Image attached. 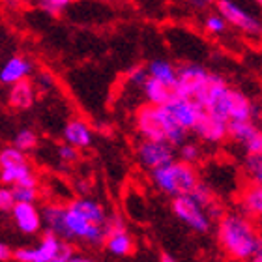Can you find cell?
Returning <instances> with one entry per match:
<instances>
[{"instance_id": "6da1fadb", "label": "cell", "mask_w": 262, "mask_h": 262, "mask_svg": "<svg viewBox=\"0 0 262 262\" xmlns=\"http://www.w3.org/2000/svg\"><path fill=\"white\" fill-rule=\"evenodd\" d=\"M111 215L103 204L90 196L73 199L64 206V219L58 238L66 242H79L99 246L105 242Z\"/></svg>"}, {"instance_id": "7a4b0ae2", "label": "cell", "mask_w": 262, "mask_h": 262, "mask_svg": "<svg viewBox=\"0 0 262 262\" xmlns=\"http://www.w3.org/2000/svg\"><path fill=\"white\" fill-rule=\"evenodd\" d=\"M217 242L230 260L249 262L262 251V230L255 219L240 210H232L219 215Z\"/></svg>"}, {"instance_id": "3957f363", "label": "cell", "mask_w": 262, "mask_h": 262, "mask_svg": "<svg viewBox=\"0 0 262 262\" xmlns=\"http://www.w3.org/2000/svg\"><path fill=\"white\" fill-rule=\"evenodd\" d=\"M133 124L144 141L169 142L174 148H180L186 142L187 131L174 120L167 107L142 103L133 115Z\"/></svg>"}, {"instance_id": "277c9868", "label": "cell", "mask_w": 262, "mask_h": 262, "mask_svg": "<svg viewBox=\"0 0 262 262\" xmlns=\"http://www.w3.org/2000/svg\"><path fill=\"white\" fill-rule=\"evenodd\" d=\"M150 178L156 189L165 196H170V201L178 196L193 195L196 187L202 184L195 165H189L182 159H176L172 163L150 172Z\"/></svg>"}, {"instance_id": "5b68a950", "label": "cell", "mask_w": 262, "mask_h": 262, "mask_svg": "<svg viewBox=\"0 0 262 262\" xmlns=\"http://www.w3.org/2000/svg\"><path fill=\"white\" fill-rule=\"evenodd\" d=\"M73 247L53 232H43L36 246H21L13 251V262H70L73 258Z\"/></svg>"}, {"instance_id": "8992f818", "label": "cell", "mask_w": 262, "mask_h": 262, "mask_svg": "<svg viewBox=\"0 0 262 262\" xmlns=\"http://www.w3.org/2000/svg\"><path fill=\"white\" fill-rule=\"evenodd\" d=\"M0 182L6 187L38 186V178L28 163L27 154L15 146H4L0 152Z\"/></svg>"}, {"instance_id": "52a82bcc", "label": "cell", "mask_w": 262, "mask_h": 262, "mask_svg": "<svg viewBox=\"0 0 262 262\" xmlns=\"http://www.w3.org/2000/svg\"><path fill=\"white\" fill-rule=\"evenodd\" d=\"M170 210L178 221L189 227L196 234H208L212 230V213L196 202L193 196H178L172 199Z\"/></svg>"}, {"instance_id": "ba28073f", "label": "cell", "mask_w": 262, "mask_h": 262, "mask_svg": "<svg viewBox=\"0 0 262 262\" xmlns=\"http://www.w3.org/2000/svg\"><path fill=\"white\" fill-rule=\"evenodd\" d=\"M137 161L142 169L154 170L161 169L165 165L172 163L178 159V148H174L169 142H159V141H144L141 139V142L135 148Z\"/></svg>"}, {"instance_id": "9c48e42d", "label": "cell", "mask_w": 262, "mask_h": 262, "mask_svg": "<svg viewBox=\"0 0 262 262\" xmlns=\"http://www.w3.org/2000/svg\"><path fill=\"white\" fill-rule=\"evenodd\" d=\"M215 6H217V13H221L229 25L236 27L247 36H262V23L242 6L232 0H217Z\"/></svg>"}, {"instance_id": "30bf717a", "label": "cell", "mask_w": 262, "mask_h": 262, "mask_svg": "<svg viewBox=\"0 0 262 262\" xmlns=\"http://www.w3.org/2000/svg\"><path fill=\"white\" fill-rule=\"evenodd\" d=\"M105 249L113 257H129L135 251V240L129 234L126 223L120 215H111L109 227H107V236L103 242Z\"/></svg>"}, {"instance_id": "8fae6325", "label": "cell", "mask_w": 262, "mask_h": 262, "mask_svg": "<svg viewBox=\"0 0 262 262\" xmlns=\"http://www.w3.org/2000/svg\"><path fill=\"white\" fill-rule=\"evenodd\" d=\"M210 79V71L199 64H184L178 68V81H176V92L178 98L196 99L202 92L204 84Z\"/></svg>"}, {"instance_id": "7c38bea8", "label": "cell", "mask_w": 262, "mask_h": 262, "mask_svg": "<svg viewBox=\"0 0 262 262\" xmlns=\"http://www.w3.org/2000/svg\"><path fill=\"white\" fill-rule=\"evenodd\" d=\"M229 139L242 146L246 156H255L262 152V126H258L255 120L230 122Z\"/></svg>"}, {"instance_id": "4fadbf2b", "label": "cell", "mask_w": 262, "mask_h": 262, "mask_svg": "<svg viewBox=\"0 0 262 262\" xmlns=\"http://www.w3.org/2000/svg\"><path fill=\"white\" fill-rule=\"evenodd\" d=\"M10 217L21 234L36 236L41 232V229H45L41 208L32 202H17L15 208L11 210Z\"/></svg>"}, {"instance_id": "5bb4252c", "label": "cell", "mask_w": 262, "mask_h": 262, "mask_svg": "<svg viewBox=\"0 0 262 262\" xmlns=\"http://www.w3.org/2000/svg\"><path fill=\"white\" fill-rule=\"evenodd\" d=\"M165 107L169 109L170 115L174 116V120L186 131H195L196 124H199L202 113H204L201 105L196 103L195 99L189 98H176Z\"/></svg>"}, {"instance_id": "9a60e30c", "label": "cell", "mask_w": 262, "mask_h": 262, "mask_svg": "<svg viewBox=\"0 0 262 262\" xmlns=\"http://www.w3.org/2000/svg\"><path fill=\"white\" fill-rule=\"evenodd\" d=\"M193 133L208 144H219L229 139V122L204 111Z\"/></svg>"}, {"instance_id": "2e32d148", "label": "cell", "mask_w": 262, "mask_h": 262, "mask_svg": "<svg viewBox=\"0 0 262 262\" xmlns=\"http://www.w3.org/2000/svg\"><path fill=\"white\" fill-rule=\"evenodd\" d=\"M32 73V62L27 56L13 55L4 62L2 70H0V82L6 86H13L17 82L27 81Z\"/></svg>"}, {"instance_id": "e0dca14e", "label": "cell", "mask_w": 262, "mask_h": 262, "mask_svg": "<svg viewBox=\"0 0 262 262\" xmlns=\"http://www.w3.org/2000/svg\"><path fill=\"white\" fill-rule=\"evenodd\" d=\"M238 210L255 221H262V186L247 184L238 193Z\"/></svg>"}, {"instance_id": "ac0fdd59", "label": "cell", "mask_w": 262, "mask_h": 262, "mask_svg": "<svg viewBox=\"0 0 262 262\" xmlns=\"http://www.w3.org/2000/svg\"><path fill=\"white\" fill-rule=\"evenodd\" d=\"M62 137H64V142L70 144V146L77 148V150H84L92 144V129L86 122L81 120V118H71V120L66 122L64 129H62Z\"/></svg>"}, {"instance_id": "d6986e66", "label": "cell", "mask_w": 262, "mask_h": 262, "mask_svg": "<svg viewBox=\"0 0 262 262\" xmlns=\"http://www.w3.org/2000/svg\"><path fill=\"white\" fill-rule=\"evenodd\" d=\"M142 94H144L146 103L158 105V107H165V105H169L172 99L178 98L176 86H170V84H165V82H161V81H156L152 77H148L146 82L142 84Z\"/></svg>"}, {"instance_id": "ffe728a7", "label": "cell", "mask_w": 262, "mask_h": 262, "mask_svg": "<svg viewBox=\"0 0 262 262\" xmlns=\"http://www.w3.org/2000/svg\"><path fill=\"white\" fill-rule=\"evenodd\" d=\"M34 99H36V88L30 79L17 82L8 90V107L13 111L30 109L34 105Z\"/></svg>"}, {"instance_id": "44dd1931", "label": "cell", "mask_w": 262, "mask_h": 262, "mask_svg": "<svg viewBox=\"0 0 262 262\" xmlns=\"http://www.w3.org/2000/svg\"><path fill=\"white\" fill-rule=\"evenodd\" d=\"M146 71H148V77H152L156 81H161V82H165V84L176 86V81H178V68H174L169 60H163V58L150 60L146 64Z\"/></svg>"}, {"instance_id": "7402d4cb", "label": "cell", "mask_w": 262, "mask_h": 262, "mask_svg": "<svg viewBox=\"0 0 262 262\" xmlns=\"http://www.w3.org/2000/svg\"><path fill=\"white\" fill-rule=\"evenodd\" d=\"M38 133L34 129H28V127H23L19 129L13 135V141H11V146H15L17 150H21V152H32L34 148L38 146Z\"/></svg>"}, {"instance_id": "603a6c76", "label": "cell", "mask_w": 262, "mask_h": 262, "mask_svg": "<svg viewBox=\"0 0 262 262\" xmlns=\"http://www.w3.org/2000/svg\"><path fill=\"white\" fill-rule=\"evenodd\" d=\"M244 172L249 178V184L262 186V152L244 158Z\"/></svg>"}, {"instance_id": "cb8c5ba5", "label": "cell", "mask_w": 262, "mask_h": 262, "mask_svg": "<svg viewBox=\"0 0 262 262\" xmlns=\"http://www.w3.org/2000/svg\"><path fill=\"white\" fill-rule=\"evenodd\" d=\"M178 159L186 161L189 165H195L199 159H201V146L196 142H184L180 148H178Z\"/></svg>"}, {"instance_id": "d4e9b609", "label": "cell", "mask_w": 262, "mask_h": 262, "mask_svg": "<svg viewBox=\"0 0 262 262\" xmlns=\"http://www.w3.org/2000/svg\"><path fill=\"white\" fill-rule=\"evenodd\" d=\"M227 19H225L221 13H210V15L204 19V28H206V32L210 34H215V36H219V34H223L225 30H227Z\"/></svg>"}, {"instance_id": "484cf974", "label": "cell", "mask_w": 262, "mask_h": 262, "mask_svg": "<svg viewBox=\"0 0 262 262\" xmlns=\"http://www.w3.org/2000/svg\"><path fill=\"white\" fill-rule=\"evenodd\" d=\"M15 202H32L36 204L38 201V186H15L11 187Z\"/></svg>"}, {"instance_id": "4316f807", "label": "cell", "mask_w": 262, "mask_h": 262, "mask_svg": "<svg viewBox=\"0 0 262 262\" xmlns=\"http://www.w3.org/2000/svg\"><path fill=\"white\" fill-rule=\"evenodd\" d=\"M126 79L131 82V84L142 88V84H144L148 79L146 66H133V68H129V70L126 71Z\"/></svg>"}, {"instance_id": "83f0119b", "label": "cell", "mask_w": 262, "mask_h": 262, "mask_svg": "<svg viewBox=\"0 0 262 262\" xmlns=\"http://www.w3.org/2000/svg\"><path fill=\"white\" fill-rule=\"evenodd\" d=\"M71 4V0H38V6L43 11L51 13V15H58L60 11H64L68 6Z\"/></svg>"}, {"instance_id": "f1b7e54d", "label": "cell", "mask_w": 262, "mask_h": 262, "mask_svg": "<svg viewBox=\"0 0 262 262\" xmlns=\"http://www.w3.org/2000/svg\"><path fill=\"white\" fill-rule=\"evenodd\" d=\"M15 196H13V191L11 187L2 186L0 187V210L2 213H11V210L15 208Z\"/></svg>"}, {"instance_id": "f546056e", "label": "cell", "mask_w": 262, "mask_h": 262, "mask_svg": "<svg viewBox=\"0 0 262 262\" xmlns=\"http://www.w3.org/2000/svg\"><path fill=\"white\" fill-rule=\"evenodd\" d=\"M56 156H58V159H60L62 163L70 165V163H75L77 159H79V150L64 142V144H60V146L56 148Z\"/></svg>"}, {"instance_id": "4dcf8cb0", "label": "cell", "mask_w": 262, "mask_h": 262, "mask_svg": "<svg viewBox=\"0 0 262 262\" xmlns=\"http://www.w3.org/2000/svg\"><path fill=\"white\" fill-rule=\"evenodd\" d=\"M34 86L39 88V90H49L53 86V75L47 73V71H41L36 75V81H34Z\"/></svg>"}, {"instance_id": "1f68e13d", "label": "cell", "mask_w": 262, "mask_h": 262, "mask_svg": "<svg viewBox=\"0 0 262 262\" xmlns=\"http://www.w3.org/2000/svg\"><path fill=\"white\" fill-rule=\"evenodd\" d=\"M13 251L8 244H0V260L2 262H13Z\"/></svg>"}, {"instance_id": "d6a6232c", "label": "cell", "mask_w": 262, "mask_h": 262, "mask_svg": "<svg viewBox=\"0 0 262 262\" xmlns=\"http://www.w3.org/2000/svg\"><path fill=\"white\" fill-rule=\"evenodd\" d=\"M70 262H98V260H94V258H90V257H84V255H73V258H71Z\"/></svg>"}, {"instance_id": "836d02e7", "label": "cell", "mask_w": 262, "mask_h": 262, "mask_svg": "<svg viewBox=\"0 0 262 262\" xmlns=\"http://www.w3.org/2000/svg\"><path fill=\"white\" fill-rule=\"evenodd\" d=\"M159 262H178V260H176L170 253H161V255H159Z\"/></svg>"}, {"instance_id": "e575fe53", "label": "cell", "mask_w": 262, "mask_h": 262, "mask_svg": "<svg viewBox=\"0 0 262 262\" xmlns=\"http://www.w3.org/2000/svg\"><path fill=\"white\" fill-rule=\"evenodd\" d=\"M196 6H206V4H213V2H217V0H193Z\"/></svg>"}, {"instance_id": "d590c367", "label": "cell", "mask_w": 262, "mask_h": 262, "mask_svg": "<svg viewBox=\"0 0 262 262\" xmlns=\"http://www.w3.org/2000/svg\"><path fill=\"white\" fill-rule=\"evenodd\" d=\"M249 262H262V251L258 253V255H255V257H253V258H251V260H249Z\"/></svg>"}, {"instance_id": "8d00e7d4", "label": "cell", "mask_w": 262, "mask_h": 262, "mask_svg": "<svg viewBox=\"0 0 262 262\" xmlns=\"http://www.w3.org/2000/svg\"><path fill=\"white\" fill-rule=\"evenodd\" d=\"M255 2H257V4H258V6H260V8H262V0H255Z\"/></svg>"}, {"instance_id": "74e56055", "label": "cell", "mask_w": 262, "mask_h": 262, "mask_svg": "<svg viewBox=\"0 0 262 262\" xmlns=\"http://www.w3.org/2000/svg\"><path fill=\"white\" fill-rule=\"evenodd\" d=\"M258 227H260V230H262V221H258Z\"/></svg>"}, {"instance_id": "f35d334b", "label": "cell", "mask_w": 262, "mask_h": 262, "mask_svg": "<svg viewBox=\"0 0 262 262\" xmlns=\"http://www.w3.org/2000/svg\"><path fill=\"white\" fill-rule=\"evenodd\" d=\"M260 126H262V111H260Z\"/></svg>"}, {"instance_id": "ab89813d", "label": "cell", "mask_w": 262, "mask_h": 262, "mask_svg": "<svg viewBox=\"0 0 262 262\" xmlns=\"http://www.w3.org/2000/svg\"><path fill=\"white\" fill-rule=\"evenodd\" d=\"M41 262H51V260H41Z\"/></svg>"}]
</instances>
